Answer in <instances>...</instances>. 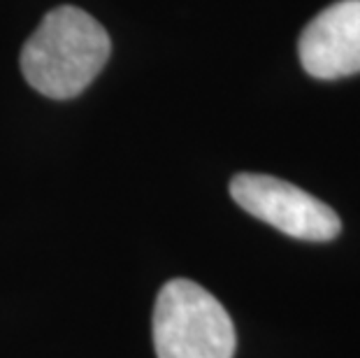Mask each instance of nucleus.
<instances>
[{"mask_svg":"<svg viewBox=\"0 0 360 358\" xmlns=\"http://www.w3.org/2000/svg\"><path fill=\"white\" fill-rule=\"evenodd\" d=\"M158 358H233V319L214 295L191 279H170L160 288L154 319Z\"/></svg>","mask_w":360,"mask_h":358,"instance_id":"2","label":"nucleus"},{"mask_svg":"<svg viewBox=\"0 0 360 358\" xmlns=\"http://www.w3.org/2000/svg\"><path fill=\"white\" fill-rule=\"evenodd\" d=\"M297 54L307 75L340 79L360 72V0H337L302 30Z\"/></svg>","mask_w":360,"mask_h":358,"instance_id":"4","label":"nucleus"},{"mask_svg":"<svg viewBox=\"0 0 360 358\" xmlns=\"http://www.w3.org/2000/svg\"><path fill=\"white\" fill-rule=\"evenodd\" d=\"M231 196L244 212L304 242H330L342 231L333 207L288 181L270 174L242 172L231 181Z\"/></svg>","mask_w":360,"mask_h":358,"instance_id":"3","label":"nucleus"},{"mask_svg":"<svg viewBox=\"0 0 360 358\" xmlns=\"http://www.w3.org/2000/svg\"><path fill=\"white\" fill-rule=\"evenodd\" d=\"M112 42L107 30L79 7L51 10L21 49V72L37 94L68 101L103 70Z\"/></svg>","mask_w":360,"mask_h":358,"instance_id":"1","label":"nucleus"}]
</instances>
